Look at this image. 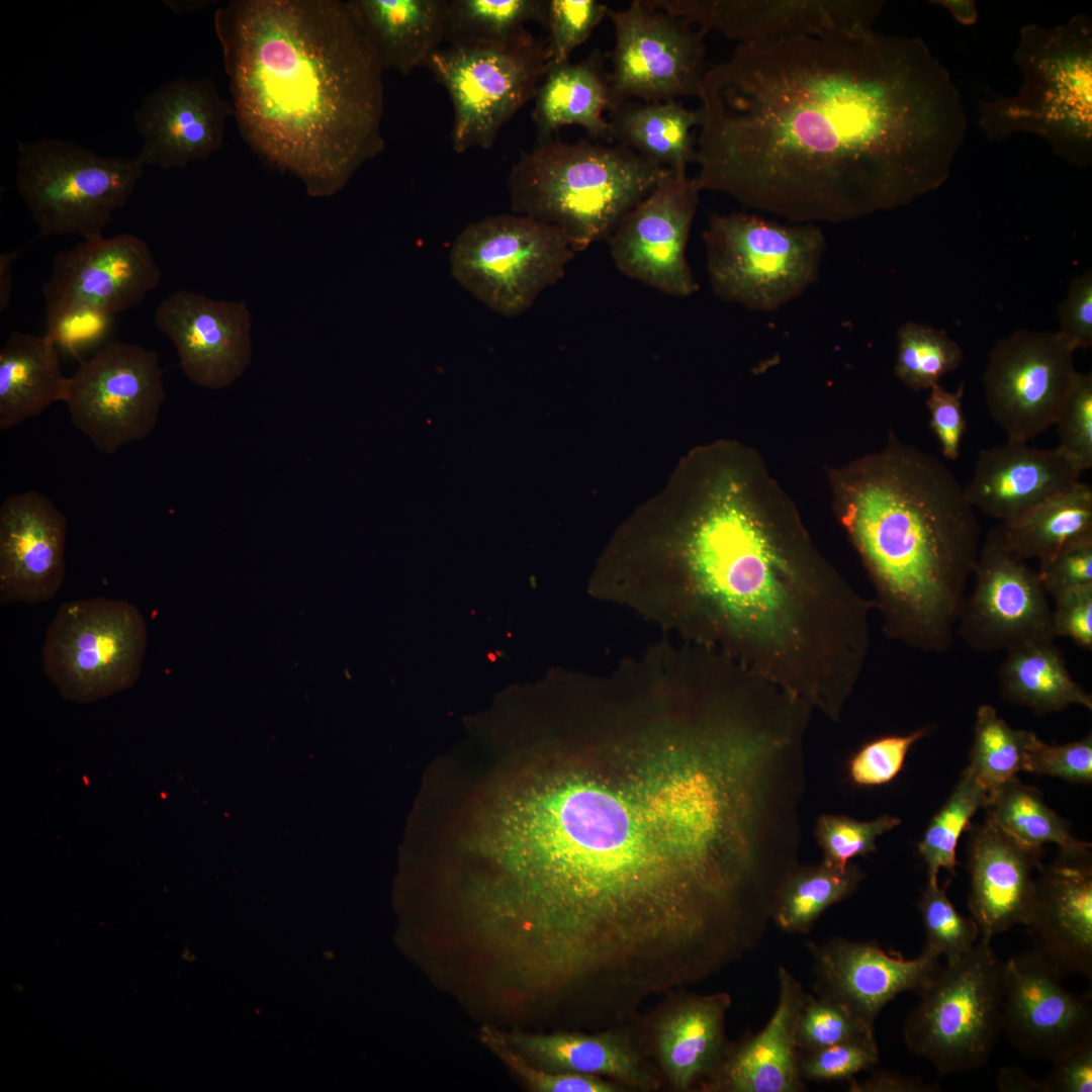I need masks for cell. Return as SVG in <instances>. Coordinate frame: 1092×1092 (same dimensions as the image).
Returning a JSON list of instances; mask_svg holds the SVG:
<instances>
[{
  "instance_id": "1",
  "label": "cell",
  "mask_w": 1092,
  "mask_h": 1092,
  "mask_svg": "<svg viewBox=\"0 0 1092 1092\" xmlns=\"http://www.w3.org/2000/svg\"><path fill=\"white\" fill-rule=\"evenodd\" d=\"M698 98L700 191L795 223L846 222L937 189L968 128L924 40L874 25L738 43Z\"/></svg>"
},
{
  "instance_id": "2",
  "label": "cell",
  "mask_w": 1092,
  "mask_h": 1092,
  "mask_svg": "<svg viewBox=\"0 0 1092 1092\" xmlns=\"http://www.w3.org/2000/svg\"><path fill=\"white\" fill-rule=\"evenodd\" d=\"M705 484L685 538L695 632L838 721L869 657L873 599L823 556L761 461Z\"/></svg>"
},
{
  "instance_id": "3",
  "label": "cell",
  "mask_w": 1092,
  "mask_h": 1092,
  "mask_svg": "<svg viewBox=\"0 0 1092 1092\" xmlns=\"http://www.w3.org/2000/svg\"><path fill=\"white\" fill-rule=\"evenodd\" d=\"M213 25L241 136L308 195L384 151V70L346 1L232 0Z\"/></svg>"
},
{
  "instance_id": "4",
  "label": "cell",
  "mask_w": 1092,
  "mask_h": 1092,
  "mask_svg": "<svg viewBox=\"0 0 1092 1092\" xmlns=\"http://www.w3.org/2000/svg\"><path fill=\"white\" fill-rule=\"evenodd\" d=\"M836 512L891 640L941 653L978 559L980 524L945 463L892 436L837 477Z\"/></svg>"
},
{
  "instance_id": "5",
  "label": "cell",
  "mask_w": 1092,
  "mask_h": 1092,
  "mask_svg": "<svg viewBox=\"0 0 1092 1092\" xmlns=\"http://www.w3.org/2000/svg\"><path fill=\"white\" fill-rule=\"evenodd\" d=\"M627 809L611 794L558 779L524 792L510 824L522 891L538 913L603 921L679 886L668 859L628 845Z\"/></svg>"
},
{
  "instance_id": "6",
  "label": "cell",
  "mask_w": 1092,
  "mask_h": 1092,
  "mask_svg": "<svg viewBox=\"0 0 1092 1092\" xmlns=\"http://www.w3.org/2000/svg\"><path fill=\"white\" fill-rule=\"evenodd\" d=\"M669 172L619 145L552 139L522 152L513 165L511 210L558 228L581 252L607 240Z\"/></svg>"
},
{
  "instance_id": "7",
  "label": "cell",
  "mask_w": 1092,
  "mask_h": 1092,
  "mask_svg": "<svg viewBox=\"0 0 1092 1092\" xmlns=\"http://www.w3.org/2000/svg\"><path fill=\"white\" fill-rule=\"evenodd\" d=\"M1014 63L1023 83L1017 94L982 101L978 124L992 141L1028 132L1056 156L1085 168L1092 161V21L1076 14L1066 23L1026 24Z\"/></svg>"
},
{
  "instance_id": "8",
  "label": "cell",
  "mask_w": 1092,
  "mask_h": 1092,
  "mask_svg": "<svg viewBox=\"0 0 1092 1092\" xmlns=\"http://www.w3.org/2000/svg\"><path fill=\"white\" fill-rule=\"evenodd\" d=\"M703 241L713 292L762 312L782 307L813 285L826 249L815 223L786 224L746 212L713 214Z\"/></svg>"
},
{
  "instance_id": "9",
  "label": "cell",
  "mask_w": 1092,
  "mask_h": 1092,
  "mask_svg": "<svg viewBox=\"0 0 1092 1092\" xmlns=\"http://www.w3.org/2000/svg\"><path fill=\"white\" fill-rule=\"evenodd\" d=\"M17 152V193L40 237H103L145 172L138 157H104L54 138L18 142Z\"/></svg>"
},
{
  "instance_id": "10",
  "label": "cell",
  "mask_w": 1092,
  "mask_h": 1092,
  "mask_svg": "<svg viewBox=\"0 0 1092 1092\" xmlns=\"http://www.w3.org/2000/svg\"><path fill=\"white\" fill-rule=\"evenodd\" d=\"M990 943L980 937L961 959L946 963L905 1021L908 1050L940 1075L985 1065L1002 1031V963Z\"/></svg>"
},
{
  "instance_id": "11",
  "label": "cell",
  "mask_w": 1092,
  "mask_h": 1092,
  "mask_svg": "<svg viewBox=\"0 0 1092 1092\" xmlns=\"http://www.w3.org/2000/svg\"><path fill=\"white\" fill-rule=\"evenodd\" d=\"M574 255L558 228L512 212L468 224L453 242L449 262L452 277L473 297L516 316L563 277Z\"/></svg>"
},
{
  "instance_id": "12",
  "label": "cell",
  "mask_w": 1092,
  "mask_h": 1092,
  "mask_svg": "<svg viewBox=\"0 0 1092 1092\" xmlns=\"http://www.w3.org/2000/svg\"><path fill=\"white\" fill-rule=\"evenodd\" d=\"M450 96L452 149H490L500 128L531 99L549 69L545 41L527 29L503 42L448 44L426 66Z\"/></svg>"
},
{
  "instance_id": "13",
  "label": "cell",
  "mask_w": 1092,
  "mask_h": 1092,
  "mask_svg": "<svg viewBox=\"0 0 1092 1092\" xmlns=\"http://www.w3.org/2000/svg\"><path fill=\"white\" fill-rule=\"evenodd\" d=\"M147 644L145 619L129 602H65L46 632L43 671L63 698L95 702L138 680Z\"/></svg>"
},
{
  "instance_id": "14",
  "label": "cell",
  "mask_w": 1092,
  "mask_h": 1092,
  "mask_svg": "<svg viewBox=\"0 0 1092 1092\" xmlns=\"http://www.w3.org/2000/svg\"><path fill=\"white\" fill-rule=\"evenodd\" d=\"M165 397L158 354L111 341L80 361L65 403L73 426L96 450L114 454L153 432Z\"/></svg>"
},
{
  "instance_id": "15",
  "label": "cell",
  "mask_w": 1092,
  "mask_h": 1092,
  "mask_svg": "<svg viewBox=\"0 0 1092 1092\" xmlns=\"http://www.w3.org/2000/svg\"><path fill=\"white\" fill-rule=\"evenodd\" d=\"M607 17L615 31L609 72L612 107L631 99L699 97L710 67L707 32L650 0H633L623 10L609 8Z\"/></svg>"
},
{
  "instance_id": "16",
  "label": "cell",
  "mask_w": 1092,
  "mask_h": 1092,
  "mask_svg": "<svg viewBox=\"0 0 1092 1092\" xmlns=\"http://www.w3.org/2000/svg\"><path fill=\"white\" fill-rule=\"evenodd\" d=\"M1058 333L1017 331L999 340L983 374L992 419L1007 439L1028 442L1052 426L1079 375Z\"/></svg>"
},
{
  "instance_id": "17",
  "label": "cell",
  "mask_w": 1092,
  "mask_h": 1092,
  "mask_svg": "<svg viewBox=\"0 0 1092 1092\" xmlns=\"http://www.w3.org/2000/svg\"><path fill=\"white\" fill-rule=\"evenodd\" d=\"M956 635L979 652L1055 640L1052 606L1037 571L1005 544L999 526L981 544Z\"/></svg>"
},
{
  "instance_id": "18",
  "label": "cell",
  "mask_w": 1092,
  "mask_h": 1092,
  "mask_svg": "<svg viewBox=\"0 0 1092 1092\" xmlns=\"http://www.w3.org/2000/svg\"><path fill=\"white\" fill-rule=\"evenodd\" d=\"M700 192L687 171L670 170L607 239L617 269L670 296L697 292L686 250Z\"/></svg>"
},
{
  "instance_id": "19",
  "label": "cell",
  "mask_w": 1092,
  "mask_h": 1092,
  "mask_svg": "<svg viewBox=\"0 0 1092 1092\" xmlns=\"http://www.w3.org/2000/svg\"><path fill=\"white\" fill-rule=\"evenodd\" d=\"M1034 948L1002 963L1001 1028L1028 1058H1055L1092 1038V995L1066 989Z\"/></svg>"
},
{
  "instance_id": "20",
  "label": "cell",
  "mask_w": 1092,
  "mask_h": 1092,
  "mask_svg": "<svg viewBox=\"0 0 1092 1092\" xmlns=\"http://www.w3.org/2000/svg\"><path fill=\"white\" fill-rule=\"evenodd\" d=\"M162 272L148 244L131 234L83 241L58 253L42 285L46 314L88 307L114 315L140 304Z\"/></svg>"
},
{
  "instance_id": "21",
  "label": "cell",
  "mask_w": 1092,
  "mask_h": 1092,
  "mask_svg": "<svg viewBox=\"0 0 1092 1092\" xmlns=\"http://www.w3.org/2000/svg\"><path fill=\"white\" fill-rule=\"evenodd\" d=\"M154 322L175 347L184 375L197 385L228 387L250 363L251 318L243 301L181 289L160 302Z\"/></svg>"
},
{
  "instance_id": "22",
  "label": "cell",
  "mask_w": 1092,
  "mask_h": 1092,
  "mask_svg": "<svg viewBox=\"0 0 1092 1092\" xmlns=\"http://www.w3.org/2000/svg\"><path fill=\"white\" fill-rule=\"evenodd\" d=\"M705 32L739 43L777 40L874 25L885 2L878 0H650Z\"/></svg>"
},
{
  "instance_id": "23",
  "label": "cell",
  "mask_w": 1092,
  "mask_h": 1092,
  "mask_svg": "<svg viewBox=\"0 0 1092 1092\" xmlns=\"http://www.w3.org/2000/svg\"><path fill=\"white\" fill-rule=\"evenodd\" d=\"M235 117L211 78L178 77L149 93L133 113L143 140L138 158L162 170L184 169L207 160L223 144Z\"/></svg>"
},
{
  "instance_id": "24",
  "label": "cell",
  "mask_w": 1092,
  "mask_h": 1092,
  "mask_svg": "<svg viewBox=\"0 0 1092 1092\" xmlns=\"http://www.w3.org/2000/svg\"><path fill=\"white\" fill-rule=\"evenodd\" d=\"M808 949L817 995L843 1005L873 1028L891 1000L906 991L919 994L942 969L940 957L925 949L906 960L875 943L840 937L809 942Z\"/></svg>"
},
{
  "instance_id": "25",
  "label": "cell",
  "mask_w": 1092,
  "mask_h": 1092,
  "mask_svg": "<svg viewBox=\"0 0 1092 1092\" xmlns=\"http://www.w3.org/2000/svg\"><path fill=\"white\" fill-rule=\"evenodd\" d=\"M68 523L46 495L29 490L0 506V602L50 601L65 576Z\"/></svg>"
},
{
  "instance_id": "26",
  "label": "cell",
  "mask_w": 1092,
  "mask_h": 1092,
  "mask_svg": "<svg viewBox=\"0 0 1092 1092\" xmlns=\"http://www.w3.org/2000/svg\"><path fill=\"white\" fill-rule=\"evenodd\" d=\"M667 996L646 1025L641 1043L669 1088L696 1090L716 1071L730 1044L725 1019L731 997L726 992L699 995L682 989Z\"/></svg>"
},
{
  "instance_id": "27",
  "label": "cell",
  "mask_w": 1092,
  "mask_h": 1092,
  "mask_svg": "<svg viewBox=\"0 0 1092 1092\" xmlns=\"http://www.w3.org/2000/svg\"><path fill=\"white\" fill-rule=\"evenodd\" d=\"M1026 927L1035 950L1063 977L1092 978L1091 857H1060L1038 869Z\"/></svg>"
},
{
  "instance_id": "28",
  "label": "cell",
  "mask_w": 1092,
  "mask_h": 1092,
  "mask_svg": "<svg viewBox=\"0 0 1092 1092\" xmlns=\"http://www.w3.org/2000/svg\"><path fill=\"white\" fill-rule=\"evenodd\" d=\"M1041 854L1042 848L1019 843L987 819L973 829L968 849V907L981 938L991 941L1016 924L1026 925Z\"/></svg>"
},
{
  "instance_id": "29",
  "label": "cell",
  "mask_w": 1092,
  "mask_h": 1092,
  "mask_svg": "<svg viewBox=\"0 0 1092 1092\" xmlns=\"http://www.w3.org/2000/svg\"><path fill=\"white\" fill-rule=\"evenodd\" d=\"M779 997L766 1025L729 1044L716 1071L701 1085L704 1092H800L797 1025L806 993L784 967L778 970Z\"/></svg>"
},
{
  "instance_id": "30",
  "label": "cell",
  "mask_w": 1092,
  "mask_h": 1092,
  "mask_svg": "<svg viewBox=\"0 0 1092 1092\" xmlns=\"http://www.w3.org/2000/svg\"><path fill=\"white\" fill-rule=\"evenodd\" d=\"M1080 475L1057 448L1007 439L979 452L964 490L974 509L1007 523L1075 485Z\"/></svg>"
},
{
  "instance_id": "31",
  "label": "cell",
  "mask_w": 1092,
  "mask_h": 1092,
  "mask_svg": "<svg viewBox=\"0 0 1092 1092\" xmlns=\"http://www.w3.org/2000/svg\"><path fill=\"white\" fill-rule=\"evenodd\" d=\"M492 1030L525 1060L547 1072L598 1076L623 1088L645 1092L656 1091L663 1083L641 1041L620 1027L593 1033Z\"/></svg>"
},
{
  "instance_id": "32",
  "label": "cell",
  "mask_w": 1092,
  "mask_h": 1092,
  "mask_svg": "<svg viewBox=\"0 0 1092 1092\" xmlns=\"http://www.w3.org/2000/svg\"><path fill=\"white\" fill-rule=\"evenodd\" d=\"M383 70L408 75L445 41L448 0H348Z\"/></svg>"
},
{
  "instance_id": "33",
  "label": "cell",
  "mask_w": 1092,
  "mask_h": 1092,
  "mask_svg": "<svg viewBox=\"0 0 1092 1092\" xmlns=\"http://www.w3.org/2000/svg\"><path fill=\"white\" fill-rule=\"evenodd\" d=\"M532 119L538 143L566 125H579L595 141L613 143L605 112L613 105L609 72L600 50L577 62L551 65L535 95Z\"/></svg>"
},
{
  "instance_id": "34",
  "label": "cell",
  "mask_w": 1092,
  "mask_h": 1092,
  "mask_svg": "<svg viewBox=\"0 0 1092 1092\" xmlns=\"http://www.w3.org/2000/svg\"><path fill=\"white\" fill-rule=\"evenodd\" d=\"M47 335L14 331L0 350V430L6 431L65 402L70 377Z\"/></svg>"
},
{
  "instance_id": "35",
  "label": "cell",
  "mask_w": 1092,
  "mask_h": 1092,
  "mask_svg": "<svg viewBox=\"0 0 1092 1092\" xmlns=\"http://www.w3.org/2000/svg\"><path fill=\"white\" fill-rule=\"evenodd\" d=\"M613 143L668 168L687 171L695 163L697 136L693 128L703 122L702 110L677 100L623 101L608 111Z\"/></svg>"
},
{
  "instance_id": "36",
  "label": "cell",
  "mask_w": 1092,
  "mask_h": 1092,
  "mask_svg": "<svg viewBox=\"0 0 1092 1092\" xmlns=\"http://www.w3.org/2000/svg\"><path fill=\"white\" fill-rule=\"evenodd\" d=\"M1003 697L1036 714L1079 705L1092 710V697L1072 677L1054 640H1036L1006 651L998 669Z\"/></svg>"
},
{
  "instance_id": "37",
  "label": "cell",
  "mask_w": 1092,
  "mask_h": 1092,
  "mask_svg": "<svg viewBox=\"0 0 1092 1092\" xmlns=\"http://www.w3.org/2000/svg\"><path fill=\"white\" fill-rule=\"evenodd\" d=\"M998 526L1014 554L1039 561L1067 543L1092 534V487L1079 481Z\"/></svg>"
},
{
  "instance_id": "38",
  "label": "cell",
  "mask_w": 1092,
  "mask_h": 1092,
  "mask_svg": "<svg viewBox=\"0 0 1092 1092\" xmlns=\"http://www.w3.org/2000/svg\"><path fill=\"white\" fill-rule=\"evenodd\" d=\"M984 809L987 820L1025 846L1042 848L1053 843L1062 856L1091 857V844L1075 838L1040 793L1017 778L990 791Z\"/></svg>"
},
{
  "instance_id": "39",
  "label": "cell",
  "mask_w": 1092,
  "mask_h": 1092,
  "mask_svg": "<svg viewBox=\"0 0 1092 1092\" xmlns=\"http://www.w3.org/2000/svg\"><path fill=\"white\" fill-rule=\"evenodd\" d=\"M863 877L853 863L845 870L823 862L797 866L778 889L771 921L785 932L808 933L827 908L855 892Z\"/></svg>"
},
{
  "instance_id": "40",
  "label": "cell",
  "mask_w": 1092,
  "mask_h": 1092,
  "mask_svg": "<svg viewBox=\"0 0 1092 1092\" xmlns=\"http://www.w3.org/2000/svg\"><path fill=\"white\" fill-rule=\"evenodd\" d=\"M547 0H448L445 41L448 44L503 42L526 29L544 27Z\"/></svg>"
},
{
  "instance_id": "41",
  "label": "cell",
  "mask_w": 1092,
  "mask_h": 1092,
  "mask_svg": "<svg viewBox=\"0 0 1092 1092\" xmlns=\"http://www.w3.org/2000/svg\"><path fill=\"white\" fill-rule=\"evenodd\" d=\"M988 793L967 766L917 845L926 866L928 883H938L937 876L941 869L954 875L959 839L969 827L974 814L985 807Z\"/></svg>"
},
{
  "instance_id": "42",
  "label": "cell",
  "mask_w": 1092,
  "mask_h": 1092,
  "mask_svg": "<svg viewBox=\"0 0 1092 1092\" xmlns=\"http://www.w3.org/2000/svg\"><path fill=\"white\" fill-rule=\"evenodd\" d=\"M1033 733L1013 729L990 705L977 709L968 767L988 792L1017 778Z\"/></svg>"
},
{
  "instance_id": "43",
  "label": "cell",
  "mask_w": 1092,
  "mask_h": 1092,
  "mask_svg": "<svg viewBox=\"0 0 1092 1092\" xmlns=\"http://www.w3.org/2000/svg\"><path fill=\"white\" fill-rule=\"evenodd\" d=\"M896 376L914 390L930 389L963 361L961 347L944 331L907 322L897 332Z\"/></svg>"
},
{
  "instance_id": "44",
  "label": "cell",
  "mask_w": 1092,
  "mask_h": 1092,
  "mask_svg": "<svg viewBox=\"0 0 1092 1092\" xmlns=\"http://www.w3.org/2000/svg\"><path fill=\"white\" fill-rule=\"evenodd\" d=\"M949 880L943 886L928 883L918 902L925 933L924 949L946 963H954L970 951L980 938L972 917L960 914L946 895Z\"/></svg>"
},
{
  "instance_id": "45",
  "label": "cell",
  "mask_w": 1092,
  "mask_h": 1092,
  "mask_svg": "<svg viewBox=\"0 0 1092 1092\" xmlns=\"http://www.w3.org/2000/svg\"><path fill=\"white\" fill-rule=\"evenodd\" d=\"M800 1054L844 1042H876L874 1028L843 1005L806 994L797 1025Z\"/></svg>"
},
{
  "instance_id": "46",
  "label": "cell",
  "mask_w": 1092,
  "mask_h": 1092,
  "mask_svg": "<svg viewBox=\"0 0 1092 1092\" xmlns=\"http://www.w3.org/2000/svg\"><path fill=\"white\" fill-rule=\"evenodd\" d=\"M900 823V818L890 815H882L872 821H858L844 815L819 816L815 837L823 851L822 862L845 870L853 857L876 851L878 837Z\"/></svg>"
},
{
  "instance_id": "47",
  "label": "cell",
  "mask_w": 1092,
  "mask_h": 1092,
  "mask_svg": "<svg viewBox=\"0 0 1092 1092\" xmlns=\"http://www.w3.org/2000/svg\"><path fill=\"white\" fill-rule=\"evenodd\" d=\"M609 7L597 0H547L545 41L549 66L569 61L607 16Z\"/></svg>"
},
{
  "instance_id": "48",
  "label": "cell",
  "mask_w": 1092,
  "mask_h": 1092,
  "mask_svg": "<svg viewBox=\"0 0 1092 1092\" xmlns=\"http://www.w3.org/2000/svg\"><path fill=\"white\" fill-rule=\"evenodd\" d=\"M479 1040L534 1092H618L619 1084L598 1076L547 1072L529 1063L502 1041L492 1027L483 1026Z\"/></svg>"
},
{
  "instance_id": "49",
  "label": "cell",
  "mask_w": 1092,
  "mask_h": 1092,
  "mask_svg": "<svg viewBox=\"0 0 1092 1092\" xmlns=\"http://www.w3.org/2000/svg\"><path fill=\"white\" fill-rule=\"evenodd\" d=\"M926 727L904 735H884L861 745L847 761V775L858 787H879L891 783L902 770L906 756L917 741L928 734Z\"/></svg>"
},
{
  "instance_id": "50",
  "label": "cell",
  "mask_w": 1092,
  "mask_h": 1092,
  "mask_svg": "<svg viewBox=\"0 0 1092 1092\" xmlns=\"http://www.w3.org/2000/svg\"><path fill=\"white\" fill-rule=\"evenodd\" d=\"M1057 449L1082 473L1092 467V374L1079 373L1057 422Z\"/></svg>"
},
{
  "instance_id": "51",
  "label": "cell",
  "mask_w": 1092,
  "mask_h": 1092,
  "mask_svg": "<svg viewBox=\"0 0 1092 1092\" xmlns=\"http://www.w3.org/2000/svg\"><path fill=\"white\" fill-rule=\"evenodd\" d=\"M1022 770L1059 778L1074 784L1092 782V737L1050 745L1032 734L1025 750Z\"/></svg>"
},
{
  "instance_id": "52",
  "label": "cell",
  "mask_w": 1092,
  "mask_h": 1092,
  "mask_svg": "<svg viewBox=\"0 0 1092 1092\" xmlns=\"http://www.w3.org/2000/svg\"><path fill=\"white\" fill-rule=\"evenodd\" d=\"M113 315L103 311L74 307L46 314V334L54 341L59 353L80 359L108 337Z\"/></svg>"
},
{
  "instance_id": "53",
  "label": "cell",
  "mask_w": 1092,
  "mask_h": 1092,
  "mask_svg": "<svg viewBox=\"0 0 1092 1092\" xmlns=\"http://www.w3.org/2000/svg\"><path fill=\"white\" fill-rule=\"evenodd\" d=\"M879 1062L877 1042H844L800 1054L799 1069L804 1081L849 1080Z\"/></svg>"
},
{
  "instance_id": "54",
  "label": "cell",
  "mask_w": 1092,
  "mask_h": 1092,
  "mask_svg": "<svg viewBox=\"0 0 1092 1092\" xmlns=\"http://www.w3.org/2000/svg\"><path fill=\"white\" fill-rule=\"evenodd\" d=\"M1038 563V578L1051 597L1092 584V534L1067 543Z\"/></svg>"
},
{
  "instance_id": "55",
  "label": "cell",
  "mask_w": 1092,
  "mask_h": 1092,
  "mask_svg": "<svg viewBox=\"0 0 1092 1092\" xmlns=\"http://www.w3.org/2000/svg\"><path fill=\"white\" fill-rule=\"evenodd\" d=\"M963 387L947 391L940 384L930 388L926 406L929 425L945 459L957 460L961 453L967 420L962 406Z\"/></svg>"
},
{
  "instance_id": "56",
  "label": "cell",
  "mask_w": 1092,
  "mask_h": 1092,
  "mask_svg": "<svg viewBox=\"0 0 1092 1092\" xmlns=\"http://www.w3.org/2000/svg\"><path fill=\"white\" fill-rule=\"evenodd\" d=\"M1052 624L1055 637H1067L1079 647L1092 649V584L1061 592L1054 597Z\"/></svg>"
},
{
  "instance_id": "57",
  "label": "cell",
  "mask_w": 1092,
  "mask_h": 1092,
  "mask_svg": "<svg viewBox=\"0 0 1092 1092\" xmlns=\"http://www.w3.org/2000/svg\"><path fill=\"white\" fill-rule=\"evenodd\" d=\"M1059 336L1075 351L1092 345V273L1086 271L1071 282L1058 309Z\"/></svg>"
},
{
  "instance_id": "58",
  "label": "cell",
  "mask_w": 1092,
  "mask_h": 1092,
  "mask_svg": "<svg viewBox=\"0 0 1092 1092\" xmlns=\"http://www.w3.org/2000/svg\"><path fill=\"white\" fill-rule=\"evenodd\" d=\"M1041 1080L1045 1092L1092 1091V1038L1061 1054Z\"/></svg>"
},
{
  "instance_id": "59",
  "label": "cell",
  "mask_w": 1092,
  "mask_h": 1092,
  "mask_svg": "<svg viewBox=\"0 0 1092 1092\" xmlns=\"http://www.w3.org/2000/svg\"><path fill=\"white\" fill-rule=\"evenodd\" d=\"M848 1081L850 1092H937L940 1087L925 1082L920 1077H909L900 1073L879 1070L868 1078L857 1081L854 1077Z\"/></svg>"
},
{
  "instance_id": "60",
  "label": "cell",
  "mask_w": 1092,
  "mask_h": 1092,
  "mask_svg": "<svg viewBox=\"0 0 1092 1092\" xmlns=\"http://www.w3.org/2000/svg\"><path fill=\"white\" fill-rule=\"evenodd\" d=\"M997 1086L1003 1092H1045L1042 1081L1031 1078L1017 1067L1000 1070Z\"/></svg>"
},
{
  "instance_id": "61",
  "label": "cell",
  "mask_w": 1092,
  "mask_h": 1092,
  "mask_svg": "<svg viewBox=\"0 0 1092 1092\" xmlns=\"http://www.w3.org/2000/svg\"><path fill=\"white\" fill-rule=\"evenodd\" d=\"M932 3L943 7L962 25H973L978 20L977 5L972 0H937Z\"/></svg>"
},
{
  "instance_id": "62",
  "label": "cell",
  "mask_w": 1092,
  "mask_h": 1092,
  "mask_svg": "<svg viewBox=\"0 0 1092 1092\" xmlns=\"http://www.w3.org/2000/svg\"><path fill=\"white\" fill-rule=\"evenodd\" d=\"M20 250L0 256V310L4 311L10 304L12 293V263Z\"/></svg>"
},
{
  "instance_id": "63",
  "label": "cell",
  "mask_w": 1092,
  "mask_h": 1092,
  "mask_svg": "<svg viewBox=\"0 0 1092 1092\" xmlns=\"http://www.w3.org/2000/svg\"><path fill=\"white\" fill-rule=\"evenodd\" d=\"M165 5L175 13H185L203 9L207 1H165Z\"/></svg>"
}]
</instances>
